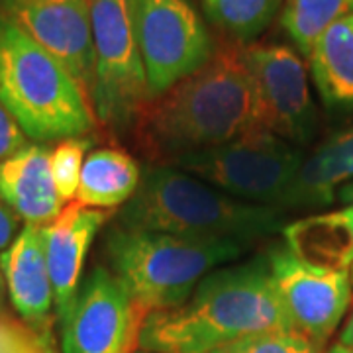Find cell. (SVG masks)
<instances>
[{
    "instance_id": "obj_10",
    "label": "cell",
    "mask_w": 353,
    "mask_h": 353,
    "mask_svg": "<svg viewBox=\"0 0 353 353\" xmlns=\"http://www.w3.org/2000/svg\"><path fill=\"white\" fill-rule=\"evenodd\" d=\"M143 320L120 281L106 267H94L59 322L61 353H136Z\"/></svg>"
},
{
    "instance_id": "obj_5",
    "label": "cell",
    "mask_w": 353,
    "mask_h": 353,
    "mask_svg": "<svg viewBox=\"0 0 353 353\" xmlns=\"http://www.w3.org/2000/svg\"><path fill=\"white\" fill-rule=\"evenodd\" d=\"M0 102L28 138H83L97 116L83 88L51 53L0 14Z\"/></svg>"
},
{
    "instance_id": "obj_2",
    "label": "cell",
    "mask_w": 353,
    "mask_h": 353,
    "mask_svg": "<svg viewBox=\"0 0 353 353\" xmlns=\"http://www.w3.org/2000/svg\"><path fill=\"white\" fill-rule=\"evenodd\" d=\"M263 332H294L281 303L267 255L212 271L179 308L153 312L139 332V350L208 353Z\"/></svg>"
},
{
    "instance_id": "obj_13",
    "label": "cell",
    "mask_w": 353,
    "mask_h": 353,
    "mask_svg": "<svg viewBox=\"0 0 353 353\" xmlns=\"http://www.w3.org/2000/svg\"><path fill=\"white\" fill-rule=\"evenodd\" d=\"M6 294L20 322L43 347L53 350V287L46 259L43 226L26 224L14 241L0 253Z\"/></svg>"
},
{
    "instance_id": "obj_19",
    "label": "cell",
    "mask_w": 353,
    "mask_h": 353,
    "mask_svg": "<svg viewBox=\"0 0 353 353\" xmlns=\"http://www.w3.org/2000/svg\"><path fill=\"white\" fill-rule=\"evenodd\" d=\"M306 59L324 104L353 106V16L324 30Z\"/></svg>"
},
{
    "instance_id": "obj_12",
    "label": "cell",
    "mask_w": 353,
    "mask_h": 353,
    "mask_svg": "<svg viewBox=\"0 0 353 353\" xmlns=\"http://www.w3.org/2000/svg\"><path fill=\"white\" fill-rule=\"evenodd\" d=\"M0 14L63 65L90 101L94 81L90 0H0Z\"/></svg>"
},
{
    "instance_id": "obj_7",
    "label": "cell",
    "mask_w": 353,
    "mask_h": 353,
    "mask_svg": "<svg viewBox=\"0 0 353 353\" xmlns=\"http://www.w3.org/2000/svg\"><path fill=\"white\" fill-rule=\"evenodd\" d=\"M303 161V152L294 143L265 130H253L165 165L187 171L234 199L277 208Z\"/></svg>"
},
{
    "instance_id": "obj_25",
    "label": "cell",
    "mask_w": 353,
    "mask_h": 353,
    "mask_svg": "<svg viewBox=\"0 0 353 353\" xmlns=\"http://www.w3.org/2000/svg\"><path fill=\"white\" fill-rule=\"evenodd\" d=\"M26 134L22 128L18 126V122L14 120V116L0 102V161L12 157L14 153L24 150Z\"/></svg>"
},
{
    "instance_id": "obj_8",
    "label": "cell",
    "mask_w": 353,
    "mask_h": 353,
    "mask_svg": "<svg viewBox=\"0 0 353 353\" xmlns=\"http://www.w3.org/2000/svg\"><path fill=\"white\" fill-rule=\"evenodd\" d=\"M134 22L152 101L214 55V39L189 0H134Z\"/></svg>"
},
{
    "instance_id": "obj_18",
    "label": "cell",
    "mask_w": 353,
    "mask_h": 353,
    "mask_svg": "<svg viewBox=\"0 0 353 353\" xmlns=\"http://www.w3.org/2000/svg\"><path fill=\"white\" fill-rule=\"evenodd\" d=\"M141 169L130 153L114 148L90 152L83 165L75 202L97 210L126 204L139 187Z\"/></svg>"
},
{
    "instance_id": "obj_17",
    "label": "cell",
    "mask_w": 353,
    "mask_h": 353,
    "mask_svg": "<svg viewBox=\"0 0 353 353\" xmlns=\"http://www.w3.org/2000/svg\"><path fill=\"white\" fill-rule=\"evenodd\" d=\"M353 179V128L326 139L308 157L279 201V210L330 204L336 190Z\"/></svg>"
},
{
    "instance_id": "obj_22",
    "label": "cell",
    "mask_w": 353,
    "mask_h": 353,
    "mask_svg": "<svg viewBox=\"0 0 353 353\" xmlns=\"http://www.w3.org/2000/svg\"><path fill=\"white\" fill-rule=\"evenodd\" d=\"M88 148V138H67L57 141V145L50 150L51 176L63 202L75 201Z\"/></svg>"
},
{
    "instance_id": "obj_21",
    "label": "cell",
    "mask_w": 353,
    "mask_h": 353,
    "mask_svg": "<svg viewBox=\"0 0 353 353\" xmlns=\"http://www.w3.org/2000/svg\"><path fill=\"white\" fill-rule=\"evenodd\" d=\"M350 16H353V0H285L281 26L296 50L308 57L318 36Z\"/></svg>"
},
{
    "instance_id": "obj_31",
    "label": "cell",
    "mask_w": 353,
    "mask_h": 353,
    "mask_svg": "<svg viewBox=\"0 0 353 353\" xmlns=\"http://www.w3.org/2000/svg\"><path fill=\"white\" fill-rule=\"evenodd\" d=\"M136 353H152V352H143V350H138V352Z\"/></svg>"
},
{
    "instance_id": "obj_30",
    "label": "cell",
    "mask_w": 353,
    "mask_h": 353,
    "mask_svg": "<svg viewBox=\"0 0 353 353\" xmlns=\"http://www.w3.org/2000/svg\"><path fill=\"white\" fill-rule=\"evenodd\" d=\"M28 353H55L53 350H50V347H43V345H36L32 352H28Z\"/></svg>"
},
{
    "instance_id": "obj_11",
    "label": "cell",
    "mask_w": 353,
    "mask_h": 353,
    "mask_svg": "<svg viewBox=\"0 0 353 353\" xmlns=\"http://www.w3.org/2000/svg\"><path fill=\"white\" fill-rule=\"evenodd\" d=\"M243 57L257 87L261 130L306 143L316 132V108L301 55L287 46L252 43Z\"/></svg>"
},
{
    "instance_id": "obj_28",
    "label": "cell",
    "mask_w": 353,
    "mask_h": 353,
    "mask_svg": "<svg viewBox=\"0 0 353 353\" xmlns=\"http://www.w3.org/2000/svg\"><path fill=\"white\" fill-rule=\"evenodd\" d=\"M324 353H353V347H350V345H343V343H340V341H336L334 345H330L328 350Z\"/></svg>"
},
{
    "instance_id": "obj_32",
    "label": "cell",
    "mask_w": 353,
    "mask_h": 353,
    "mask_svg": "<svg viewBox=\"0 0 353 353\" xmlns=\"http://www.w3.org/2000/svg\"><path fill=\"white\" fill-rule=\"evenodd\" d=\"M350 273H352V285H353V267H352V271H350Z\"/></svg>"
},
{
    "instance_id": "obj_1",
    "label": "cell",
    "mask_w": 353,
    "mask_h": 353,
    "mask_svg": "<svg viewBox=\"0 0 353 353\" xmlns=\"http://www.w3.org/2000/svg\"><path fill=\"white\" fill-rule=\"evenodd\" d=\"M134 130L143 153L163 165L261 130L257 87L243 48L216 50L201 71L153 99Z\"/></svg>"
},
{
    "instance_id": "obj_16",
    "label": "cell",
    "mask_w": 353,
    "mask_h": 353,
    "mask_svg": "<svg viewBox=\"0 0 353 353\" xmlns=\"http://www.w3.org/2000/svg\"><path fill=\"white\" fill-rule=\"evenodd\" d=\"M341 201H347V204L338 210L296 220L281 232L285 243L301 259L326 269L352 271L353 183L341 189Z\"/></svg>"
},
{
    "instance_id": "obj_6",
    "label": "cell",
    "mask_w": 353,
    "mask_h": 353,
    "mask_svg": "<svg viewBox=\"0 0 353 353\" xmlns=\"http://www.w3.org/2000/svg\"><path fill=\"white\" fill-rule=\"evenodd\" d=\"M94 81L90 106L97 122L128 132L152 102L134 22V0H90Z\"/></svg>"
},
{
    "instance_id": "obj_20",
    "label": "cell",
    "mask_w": 353,
    "mask_h": 353,
    "mask_svg": "<svg viewBox=\"0 0 353 353\" xmlns=\"http://www.w3.org/2000/svg\"><path fill=\"white\" fill-rule=\"evenodd\" d=\"M285 0H202L210 22L238 46H252L275 20Z\"/></svg>"
},
{
    "instance_id": "obj_29",
    "label": "cell",
    "mask_w": 353,
    "mask_h": 353,
    "mask_svg": "<svg viewBox=\"0 0 353 353\" xmlns=\"http://www.w3.org/2000/svg\"><path fill=\"white\" fill-rule=\"evenodd\" d=\"M4 296H6V283H4L2 269H0V308H2V304H4Z\"/></svg>"
},
{
    "instance_id": "obj_14",
    "label": "cell",
    "mask_w": 353,
    "mask_h": 353,
    "mask_svg": "<svg viewBox=\"0 0 353 353\" xmlns=\"http://www.w3.org/2000/svg\"><path fill=\"white\" fill-rule=\"evenodd\" d=\"M108 218V210L87 208L73 201L65 204L61 214L50 226H43L46 259L53 287L57 322L63 320L75 301L88 248Z\"/></svg>"
},
{
    "instance_id": "obj_23",
    "label": "cell",
    "mask_w": 353,
    "mask_h": 353,
    "mask_svg": "<svg viewBox=\"0 0 353 353\" xmlns=\"http://www.w3.org/2000/svg\"><path fill=\"white\" fill-rule=\"evenodd\" d=\"M208 353H324V347L296 332H263L226 343Z\"/></svg>"
},
{
    "instance_id": "obj_26",
    "label": "cell",
    "mask_w": 353,
    "mask_h": 353,
    "mask_svg": "<svg viewBox=\"0 0 353 353\" xmlns=\"http://www.w3.org/2000/svg\"><path fill=\"white\" fill-rule=\"evenodd\" d=\"M18 222L20 218L0 201V252H4L18 236Z\"/></svg>"
},
{
    "instance_id": "obj_15",
    "label": "cell",
    "mask_w": 353,
    "mask_h": 353,
    "mask_svg": "<svg viewBox=\"0 0 353 353\" xmlns=\"http://www.w3.org/2000/svg\"><path fill=\"white\" fill-rule=\"evenodd\" d=\"M0 201L32 226H50L65 208L55 189L46 145H26L0 161Z\"/></svg>"
},
{
    "instance_id": "obj_27",
    "label": "cell",
    "mask_w": 353,
    "mask_h": 353,
    "mask_svg": "<svg viewBox=\"0 0 353 353\" xmlns=\"http://www.w3.org/2000/svg\"><path fill=\"white\" fill-rule=\"evenodd\" d=\"M340 343H343V345H350V347H353V310L352 314L347 316V322H345V326H343V330H341L340 334Z\"/></svg>"
},
{
    "instance_id": "obj_3",
    "label": "cell",
    "mask_w": 353,
    "mask_h": 353,
    "mask_svg": "<svg viewBox=\"0 0 353 353\" xmlns=\"http://www.w3.org/2000/svg\"><path fill=\"white\" fill-rule=\"evenodd\" d=\"M118 226L161 232L206 241L250 245L285 230V212L275 206L234 199L173 165L141 169L136 194L116 216Z\"/></svg>"
},
{
    "instance_id": "obj_4",
    "label": "cell",
    "mask_w": 353,
    "mask_h": 353,
    "mask_svg": "<svg viewBox=\"0 0 353 353\" xmlns=\"http://www.w3.org/2000/svg\"><path fill=\"white\" fill-rule=\"evenodd\" d=\"M106 269L148 318L179 308L216 267L238 259L248 245L206 241L112 224L104 236Z\"/></svg>"
},
{
    "instance_id": "obj_9",
    "label": "cell",
    "mask_w": 353,
    "mask_h": 353,
    "mask_svg": "<svg viewBox=\"0 0 353 353\" xmlns=\"http://www.w3.org/2000/svg\"><path fill=\"white\" fill-rule=\"evenodd\" d=\"M265 255L292 330L326 347L352 306V273L308 263L287 243L273 245Z\"/></svg>"
},
{
    "instance_id": "obj_24",
    "label": "cell",
    "mask_w": 353,
    "mask_h": 353,
    "mask_svg": "<svg viewBox=\"0 0 353 353\" xmlns=\"http://www.w3.org/2000/svg\"><path fill=\"white\" fill-rule=\"evenodd\" d=\"M41 345L22 322L0 314V353H28Z\"/></svg>"
}]
</instances>
